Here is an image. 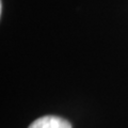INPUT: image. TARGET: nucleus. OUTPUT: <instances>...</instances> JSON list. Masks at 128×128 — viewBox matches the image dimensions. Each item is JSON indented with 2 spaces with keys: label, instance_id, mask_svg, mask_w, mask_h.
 <instances>
[{
  "label": "nucleus",
  "instance_id": "f257e3e1",
  "mask_svg": "<svg viewBox=\"0 0 128 128\" xmlns=\"http://www.w3.org/2000/svg\"><path fill=\"white\" fill-rule=\"evenodd\" d=\"M29 128H72V125L68 121L64 118L47 115L35 120Z\"/></svg>",
  "mask_w": 128,
  "mask_h": 128
}]
</instances>
